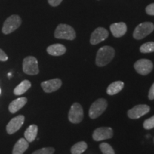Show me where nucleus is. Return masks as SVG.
I'll return each instance as SVG.
<instances>
[{
	"label": "nucleus",
	"instance_id": "obj_1",
	"mask_svg": "<svg viewBox=\"0 0 154 154\" xmlns=\"http://www.w3.org/2000/svg\"><path fill=\"white\" fill-rule=\"evenodd\" d=\"M115 50L109 46H104L99 49L96 54V63L98 66H104L113 59Z\"/></svg>",
	"mask_w": 154,
	"mask_h": 154
},
{
	"label": "nucleus",
	"instance_id": "obj_2",
	"mask_svg": "<svg viewBox=\"0 0 154 154\" xmlns=\"http://www.w3.org/2000/svg\"><path fill=\"white\" fill-rule=\"evenodd\" d=\"M54 36L61 39L74 40L76 38V32L73 27L69 25L61 24L56 29Z\"/></svg>",
	"mask_w": 154,
	"mask_h": 154
},
{
	"label": "nucleus",
	"instance_id": "obj_3",
	"mask_svg": "<svg viewBox=\"0 0 154 154\" xmlns=\"http://www.w3.org/2000/svg\"><path fill=\"white\" fill-rule=\"evenodd\" d=\"M154 30V24L151 22H143L138 24L135 29L134 34V38L136 39L140 40L145 38L149 35Z\"/></svg>",
	"mask_w": 154,
	"mask_h": 154
},
{
	"label": "nucleus",
	"instance_id": "obj_4",
	"mask_svg": "<svg viewBox=\"0 0 154 154\" xmlns=\"http://www.w3.org/2000/svg\"><path fill=\"white\" fill-rule=\"evenodd\" d=\"M108 103L104 99H99L92 103L88 111L89 117L92 119H96L100 116L106 109Z\"/></svg>",
	"mask_w": 154,
	"mask_h": 154
},
{
	"label": "nucleus",
	"instance_id": "obj_5",
	"mask_svg": "<svg viewBox=\"0 0 154 154\" xmlns=\"http://www.w3.org/2000/svg\"><path fill=\"white\" fill-rule=\"evenodd\" d=\"M22 24V19L18 15L14 14L8 17L4 22L2 32L5 34H9L17 29Z\"/></svg>",
	"mask_w": 154,
	"mask_h": 154
},
{
	"label": "nucleus",
	"instance_id": "obj_6",
	"mask_svg": "<svg viewBox=\"0 0 154 154\" xmlns=\"http://www.w3.org/2000/svg\"><path fill=\"white\" fill-rule=\"evenodd\" d=\"M22 69L23 72L26 74H38V72H39V69H38L37 59L35 57H32V56L26 57L23 61Z\"/></svg>",
	"mask_w": 154,
	"mask_h": 154
},
{
	"label": "nucleus",
	"instance_id": "obj_7",
	"mask_svg": "<svg viewBox=\"0 0 154 154\" xmlns=\"http://www.w3.org/2000/svg\"><path fill=\"white\" fill-rule=\"evenodd\" d=\"M134 68L138 74L143 76L149 74L153 68V62L146 59H139L134 63Z\"/></svg>",
	"mask_w": 154,
	"mask_h": 154
},
{
	"label": "nucleus",
	"instance_id": "obj_8",
	"mask_svg": "<svg viewBox=\"0 0 154 154\" xmlns=\"http://www.w3.org/2000/svg\"><path fill=\"white\" fill-rule=\"evenodd\" d=\"M69 120L72 124H79L84 118V111L79 103H74L69 112Z\"/></svg>",
	"mask_w": 154,
	"mask_h": 154
},
{
	"label": "nucleus",
	"instance_id": "obj_9",
	"mask_svg": "<svg viewBox=\"0 0 154 154\" xmlns=\"http://www.w3.org/2000/svg\"><path fill=\"white\" fill-rule=\"evenodd\" d=\"M113 129L110 127H100L94 131L92 137L96 141H101L111 138L113 137Z\"/></svg>",
	"mask_w": 154,
	"mask_h": 154
},
{
	"label": "nucleus",
	"instance_id": "obj_10",
	"mask_svg": "<svg viewBox=\"0 0 154 154\" xmlns=\"http://www.w3.org/2000/svg\"><path fill=\"white\" fill-rule=\"evenodd\" d=\"M150 111V106L146 104H140L137 105L129 111L127 113V115L131 119H137L140 118L143 116L147 114Z\"/></svg>",
	"mask_w": 154,
	"mask_h": 154
},
{
	"label": "nucleus",
	"instance_id": "obj_11",
	"mask_svg": "<svg viewBox=\"0 0 154 154\" xmlns=\"http://www.w3.org/2000/svg\"><path fill=\"white\" fill-rule=\"evenodd\" d=\"M108 36H109V32L106 29L103 27H98L91 34L90 43L93 45H96V44L106 39Z\"/></svg>",
	"mask_w": 154,
	"mask_h": 154
},
{
	"label": "nucleus",
	"instance_id": "obj_12",
	"mask_svg": "<svg viewBox=\"0 0 154 154\" xmlns=\"http://www.w3.org/2000/svg\"><path fill=\"white\" fill-rule=\"evenodd\" d=\"M24 116L22 115H19L13 118L7 125V131L9 134H13L17 132L24 124Z\"/></svg>",
	"mask_w": 154,
	"mask_h": 154
},
{
	"label": "nucleus",
	"instance_id": "obj_13",
	"mask_svg": "<svg viewBox=\"0 0 154 154\" xmlns=\"http://www.w3.org/2000/svg\"><path fill=\"white\" fill-rule=\"evenodd\" d=\"M62 85V82L59 79H54L45 81L42 82L41 86L46 93H51V92L57 91Z\"/></svg>",
	"mask_w": 154,
	"mask_h": 154
},
{
	"label": "nucleus",
	"instance_id": "obj_14",
	"mask_svg": "<svg viewBox=\"0 0 154 154\" xmlns=\"http://www.w3.org/2000/svg\"><path fill=\"white\" fill-rule=\"evenodd\" d=\"M110 30L113 36L119 38L126 33L127 26L124 22L114 23L110 26Z\"/></svg>",
	"mask_w": 154,
	"mask_h": 154
},
{
	"label": "nucleus",
	"instance_id": "obj_15",
	"mask_svg": "<svg viewBox=\"0 0 154 154\" xmlns=\"http://www.w3.org/2000/svg\"><path fill=\"white\" fill-rule=\"evenodd\" d=\"M26 103H27V99L26 97L19 98L11 102L9 106V110L11 113H16L24 107Z\"/></svg>",
	"mask_w": 154,
	"mask_h": 154
},
{
	"label": "nucleus",
	"instance_id": "obj_16",
	"mask_svg": "<svg viewBox=\"0 0 154 154\" xmlns=\"http://www.w3.org/2000/svg\"><path fill=\"white\" fill-rule=\"evenodd\" d=\"M47 53L51 56H61L64 54L66 51V49L63 44H55L50 45L47 47Z\"/></svg>",
	"mask_w": 154,
	"mask_h": 154
},
{
	"label": "nucleus",
	"instance_id": "obj_17",
	"mask_svg": "<svg viewBox=\"0 0 154 154\" xmlns=\"http://www.w3.org/2000/svg\"><path fill=\"white\" fill-rule=\"evenodd\" d=\"M29 148V142L25 138H20L13 148L12 154H23Z\"/></svg>",
	"mask_w": 154,
	"mask_h": 154
},
{
	"label": "nucleus",
	"instance_id": "obj_18",
	"mask_svg": "<svg viewBox=\"0 0 154 154\" xmlns=\"http://www.w3.org/2000/svg\"><path fill=\"white\" fill-rule=\"evenodd\" d=\"M124 87V83L121 81H116L114 82L108 86L106 89V93L109 95H115V94H118L120 92L123 88Z\"/></svg>",
	"mask_w": 154,
	"mask_h": 154
},
{
	"label": "nucleus",
	"instance_id": "obj_19",
	"mask_svg": "<svg viewBox=\"0 0 154 154\" xmlns=\"http://www.w3.org/2000/svg\"><path fill=\"white\" fill-rule=\"evenodd\" d=\"M38 133V126L36 125L32 124L27 128L24 132V137L29 143L34 141L36 139Z\"/></svg>",
	"mask_w": 154,
	"mask_h": 154
},
{
	"label": "nucleus",
	"instance_id": "obj_20",
	"mask_svg": "<svg viewBox=\"0 0 154 154\" xmlns=\"http://www.w3.org/2000/svg\"><path fill=\"white\" fill-rule=\"evenodd\" d=\"M32 86L31 82L28 80L23 81L14 89V94L15 95L19 96L24 94L27 90H29Z\"/></svg>",
	"mask_w": 154,
	"mask_h": 154
},
{
	"label": "nucleus",
	"instance_id": "obj_21",
	"mask_svg": "<svg viewBox=\"0 0 154 154\" xmlns=\"http://www.w3.org/2000/svg\"><path fill=\"white\" fill-rule=\"evenodd\" d=\"M88 146L86 142L80 141L74 144L71 149L72 154H82L87 149Z\"/></svg>",
	"mask_w": 154,
	"mask_h": 154
},
{
	"label": "nucleus",
	"instance_id": "obj_22",
	"mask_svg": "<svg viewBox=\"0 0 154 154\" xmlns=\"http://www.w3.org/2000/svg\"><path fill=\"white\" fill-rule=\"evenodd\" d=\"M140 51L144 54L154 52V42H149L143 44L140 47Z\"/></svg>",
	"mask_w": 154,
	"mask_h": 154
},
{
	"label": "nucleus",
	"instance_id": "obj_23",
	"mask_svg": "<svg viewBox=\"0 0 154 154\" xmlns=\"http://www.w3.org/2000/svg\"><path fill=\"white\" fill-rule=\"evenodd\" d=\"M99 148L103 154H115L114 150L110 144L107 143H102L99 145Z\"/></svg>",
	"mask_w": 154,
	"mask_h": 154
},
{
	"label": "nucleus",
	"instance_id": "obj_24",
	"mask_svg": "<svg viewBox=\"0 0 154 154\" xmlns=\"http://www.w3.org/2000/svg\"><path fill=\"white\" fill-rule=\"evenodd\" d=\"M143 128L146 130H150L154 128V115L144 121Z\"/></svg>",
	"mask_w": 154,
	"mask_h": 154
},
{
	"label": "nucleus",
	"instance_id": "obj_25",
	"mask_svg": "<svg viewBox=\"0 0 154 154\" xmlns=\"http://www.w3.org/2000/svg\"><path fill=\"white\" fill-rule=\"evenodd\" d=\"M54 153V149L51 147L43 148L37 151H34L32 154H53Z\"/></svg>",
	"mask_w": 154,
	"mask_h": 154
},
{
	"label": "nucleus",
	"instance_id": "obj_26",
	"mask_svg": "<svg viewBox=\"0 0 154 154\" xmlns=\"http://www.w3.org/2000/svg\"><path fill=\"white\" fill-rule=\"evenodd\" d=\"M146 11L149 15L154 16V3L148 5L146 8Z\"/></svg>",
	"mask_w": 154,
	"mask_h": 154
},
{
	"label": "nucleus",
	"instance_id": "obj_27",
	"mask_svg": "<svg viewBox=\"0 0 154 154\" xmlns=\"http://www.w3.org/2000/svg\"><path fill=\"white\" fill-rule=\"evenodd\" d=\"M63 0H48V2L52 7H57L61 3Z\"/></svg>",
	"mask_w": 154,
	"mask_h": 154
},
{
	"label": "nucleus",
	"instance_id": "obj_28",
	"mask_svg": "<svg viewBox=\"0 0 154 154\" xmlns=\"http://www.w3.org/2000/svg\"><path fill=\"white\" fill-rule=\"evenodd\" d=\"M7 59H8V57H7V55L6 54L3 50L0 49V61H6Z\"/></svg>",
	"mask_w": 154,
	"mask_h": 154
},
{
	"label": "nucleus",
	"instance_id": "obj_29",
	"mask_svg": "<svg viewBox=\"0 0 154 154\" xmlns=\"http://www.w3.org/2000/svg\"><path fill=\"white\" fill-rule=\"evenodd\" d=\"M149 99L150 100H153L154 99V83L152 84L151 88L149 90Z\"/></svg>",
	"mask_w": 154,
	"mask_h": 154
},
{
	"label": "nucleus",
	"instance_id": "obj_30",
	"mask_svg": "<svg viewBox=\"0 0 154 154\" xmlns=\"http://www.w3.org/2000/svg\"><path fill=\"white\" fill-rule=\"evenodd\" d=\"M8 76H11V73H9V74H8Z\"/></svg>",
	"mask_w": 154,
	"mask_h": 154
},
{
	"label": "nucleus",
	"instance_id": "obj_31",
	"mask_svg": "<svg viewBox=\"0 0 154 154\" xmlns=\"http://www.w3.org/2000/svg\"><path fill=\"white\" fill-rule=\"evenodd\" d=\"M0 94H1V89H0Z\"/></svg>",
	"mask_w": 154,
	"mask_h": 154
}]
</instances>
